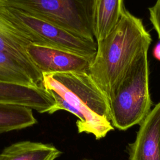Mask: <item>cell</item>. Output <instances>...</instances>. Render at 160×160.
<instances>
[{"label":"cell","instance_id":"obj_1","mask_svg":"<svg viewBox=\"0 0 160 160\" xmlns=\"http://www.w3.org/2000/svg\"><path fill=\"white\" fill-rule=\"evenodd\" d=\"M41 86L54 98V112L64 110L77 117L79 133L99 139L114 130L108 99L88 72L42 73Z\"/></svg>","mask_w":160,"mask_h":160},{"label":"cell","instance_id":"obj_2","mask_svg":"<svg viewBox=\"0 0 160 160\" xmlns=\"http://www.w3.org/2000/svg\"><path fill=\"white\" fill-rule=\"evenodd\" d=\"M151 41L142 20L125 9L112 31L97 42L96 53L88 72L108 99L137 57L149 49Z\"/></svg>","mask_w":160,"mask_h":160},{"label":"cell","instance_id":"obj_3","mask_svg":"<svg viewBox=\"0 0 160 160\" xmlns=\"http://www.w3.org/2000/svg\"><path fill=\"white\" fill-rule=\"evenodd\" d=\"M148 51L137 57L108 99L111 123L120 130L140 124L151 111Z\"/></svg>","mask_w":160,"mask_h":160},{"label":"cell","instance_id":"obj_4","mask_svg":"<svg viewBox=\"0 0 160 160\" xmlns=\"http://www.w3.org/2000/svg\"><path fill=\"white\" fill-rule=\"evenodd\" d=\"M4 14L25 34L32 44L72 52L93 59L97 42L84 39L52 23L32 15L1 0Z\"/></svg>","mask_w":160,"mask_h":160},{"label":"cell","instance_id":"obj_5","mask_svg":"<svg viewBox=\"0 0 160 160\" xmlns=\"http://www.w3.org/2000/svg\"><path fill=\"white\" fill-rule=\"evenodd\" d=\"M6 1L74 34L96 41L92 29V0Z\"/></svg>","mask_w":160,"mask_h":160},{"label":"cell","instance_id":"obj_6","mask_svg":"<svg viewBox=\"0 0 160 160\" xmlns=\"http://www.w3.org/2000/svg\"><path fill=\"white\" fill-rule=\"evenodd\" d=\"M32 62L42 73L88 72L92 59L50 46L31 44L27 48Z\"/></svg>","mask_w":160,"mask_h":160},{"label":"cell","instance_id":"obj_7","mask_svg":"<svg viewBox=\"0 0 160 160\" xmlns=\"http://www.w3.org/2000/svg\"><path fill=\"white\" fill-rule=\"evenodd\" d=\"M32 44L30 39L4 14L0 0V51L8 53L21 64L35 82L41 86L42 73L30 59L27 48Z\"/></svg>","mask_w":160,"mask_h":160},{"label":"cell","instance_id":"obj_8","mask_svg":"<svg viewBox=\"0 0 160 160\" xmlns=\"http://www.w3.org/2000/svg\"><path fill=\"white\" fill-rule=\"evenodd\" d=\"M129 160H160V102L140 123Z\"/></svg>","mask_w":160,"mask_h":160},{"label":"cell","instance_id":"obj_9","mask_svg":"<svg viewBox=\"0 0 160 160\" xmlns=\"http://www.w3.org/2000/svg\"><path fill=\"white\" fill-rule=\"evenodd\" d=\"M124 11L123 0H92V29L96 42L112 31Z\"/></svg>","mask_w":160,"mask_h":160},{"label":"cell","instance_id":"obj_10","mask_svg":"<svg viewBox=\"0 0 160 160\" xmlns=\"http://www.w3.org/2000/svg\"><path fill=\"white\" fill-rule=\"evenodd\" d=\"M61 154L52 144L24 141L4 148L0 160H55Z\"/></svg>","mask_w":160,"mask_h":160},{"label":"cell","instance_id":"obj_11","mask_svg":"<svg viewBox=\"0 0 160 160\" xmlns=\"http://www.w3.org/2000/svg\"><path fill=\"white\" fill-rule=\"evenodd\" d=\"M36 122L37 120L31 108L0 104V134L28 128Z\"/></svg>","mask_w":160,"mask_h":160},{"label":"cell","instance_id":"obj_12","mask_svg":"<svg viewBox=\"0 0 160 160\" xmlns=\"http://www.w3.org/2000/svg\"><path fill=\"white\" fill-rule=\"evenodd\" d=\"M0 81L29 86H39L25 68L6 52L0 51Z\"/></svg>","mask_w":160,"mask_h":160},{"label":"cell","instance_id":"obj_13","mask_svg":"<svg viewBox=\"0 0 160 160\" xmlns=\"http://www.w3.org/2000/svg\"><path fill=\"white\" fill-rule=\"evenodd\" d=\"M149 19L160 39V0H157L155 4L149 8Z\"/></svg>","mask_w":160,"mask_h":160},{"label":"cell","instance_id":"obj_14","mask_svg":"<svg viewBox=\"0 0 160 160\" xmlns=\"http://www.w3.org/2000/svg\"><path fill=\"white\" fill-rule=\"evenodd\" d=\"M153 55L156 59L160 61V42L154 47L153 49Z\"/></svg>","mask_w":160,"mask_h":160}]
</instances>
